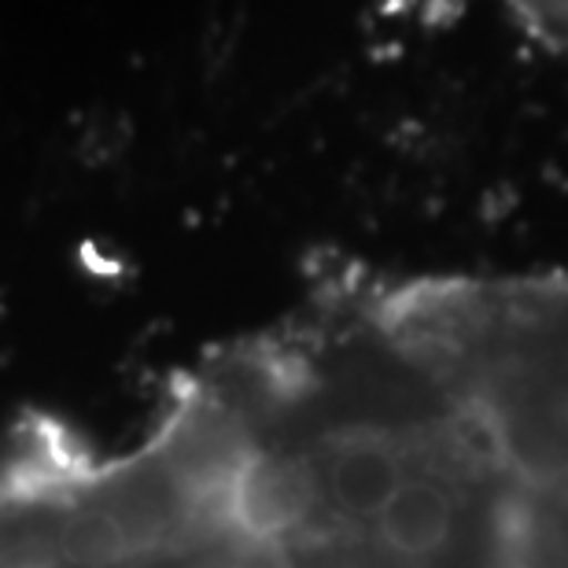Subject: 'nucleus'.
Masks as SVG:
<instances>
[{"instance_id":"1","label":"nucleus","mask_w":568,"mask_h":568,"mask_svg":"<svg viewBox=\"0 0 568 568\" xmlns=\"http://www.w3.org/2000/svg\"><path fill=\"white\" fill-rule=\"evenodd\" d=\"M462 498L425 465L406 476L377 520L373 547L381 568H436L458 536Z\"/></svg>"}]
</instances>
